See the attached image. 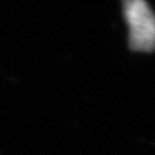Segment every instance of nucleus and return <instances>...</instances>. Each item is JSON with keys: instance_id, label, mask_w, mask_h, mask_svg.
Here are the masks:
<instances>
[{"instance_id": "obj_1", "label": "nucleus", "mask_w": 155, "mask_h": 155, "mask_svg": "<svg viewBox=\"0 0 155 155\" xmlns=\"http://www.w3.org/2000/svg\"><path fill=\"white\" fill-rule=\"evenodd\" d=\"M124 16L129 27V44L134 51L155 48V14L144 0L124 1Z\"/></svg>"}]
</instances>
